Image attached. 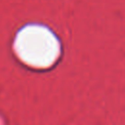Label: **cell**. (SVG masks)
I'll use <instances>...</instances> for the list:
<instances>
[{
    "instance_id": "6da1fadb",
    "label": "cell",
    "mask_w": 125,
    "mask_h": 125,
    "mask_svg": "<svg viewBox=\"0 0 125 125\" xmlns=\"http://www.w3.org/2000/svg\"><path fill=\"white\" fill-rule=\"evenodd\" d=\"M21 44H26L28 48L26 47V53L29 55L33 50H35V63L40 64L39 62H41V64H43L42 62H52L54 59L51 58L50 53H52V46H46V45H53L54 38L48 31H44V29L37 30L36 28L34 30H28L24 33L21 34Z\"/></svg>"
}]
</instances>
